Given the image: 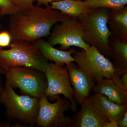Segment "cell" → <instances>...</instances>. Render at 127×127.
I'll use <instances>...</instances> for the list:
<instances>
[{
	"label": "cell",
	"mask_w": 127,
	"mask_h": 127,
	"mask_svg": "<svg viewBox=\"0 0 127 127\" xmlns=\"http://www.w3.org/2000/svg\"><path fill=\"white\" fill-rule=\"evenodd\" d=\"M70 17L52 9L50 6L43 8L33 5L18 10L11 15L9 19V31L12 41L32 42L49 36L52 26Z\"/></svg>",
	"instance_id": "cell-1"
},
{
	"label": "cell",
	"mask_w": 127,
	"mask_h": 127,
	"mask_svg": "<svg viewBox=\"0 0 127 127\" xmlns=\"http://www.w3.org/2000/svg\"><path fill=\"white\" fill-rule=\"evenodd\" d=\"M109 9H90L78 19L83 27V39L85 42L95 47L107 58H111L109 40L112 34L108 26Z\"/></svg>",
	"instance_id": "cell-2"
},
{
	"label": "cell",
	"mask_w": 127,
	"mask_h": 127,
	"mask_svg": "<svg viewBox=\"0 0 127 127\" xmlns=\"http://www.w3.org/2000/svg\"><path fill=\"white\" fill-rule=\"evenodd\" d=\"M12 42L9 50L0 48V74L4 75L10 69L18 67H31L45 72L48 61L32 42Z\"/></svg>",
	"instance_id": "cell-3"
},
{
	"label": "cell",
	"mask_w": 127,
	"mask_h": 127,
	"mask_svg": "<svg viewBox=\"0 0 127 127\" xmlns=\"http://www.w3.org/2000/svg\"><path fill=\"white\" fill-rule=\"evenodd\" d=\"M0 104L5 108L6 119L17 121L25 127L36 125L39 112V99L27 95H19L6 81L0 98Z\"/></svg>",
	"instance_id": "cell-4"
},
{
	"label": "cell",
	"mask_w": 127,
	"mask_h": 127,
	"mask_svg": "<svg viewBox=\"0 0 127 127\" xmlns=\"http://www.w3.org/2000/svg\"><path fill=\"white\" fill-rule=\"evenodd\" d=\"M73 54V57L77 65L96 83L103 78L111 79L124 93L127 95L112 62L95 47L91 46L87 50L81 49Z\"/></svg>",
	"instance_id": "cell-5"
},
{
	"label": "cell",
	"mask_w": 127,
	"mask_h": 127,
	"mask_svg": "<svg viewBox=\"0 0 127 127\" xmlns=\"http://www.w3.org/2000/svg\"><path fill=\"white\" fill-rule=\"evenodd\" d=\"M6 81L13 88H18L21 93L40 99L47 87V80L44 72L25 67H14L4 75Z\"/></svg>",
	"instance_id": "cell-6"
},
{
	"label": "cell",
	"mask_w": 127,
	"mask_h": 127,
	"mask_svg": "<svg viewBox=\"0 0 127 127\" xmlns=\"http://www.w3.org/2000/svg\"><path fill=\"white\" fill-rule=\"evenodd\" d=\"M45 73L47 84L45 95L48 100L55 101L59 96L63 95L70 102L71 111L76 112L77 109L76 102L66 67H64L53 62L49 63Z\"/></svg>",
	"instance_id": "cell-7"
},
{
	"label": "cell",
	"mask_w": 127,
	"mask_h": 127,
	"mask_svg": "<svg viewBox=\"0 0 127 127\" xmlns=\"http://www.w3.org/2000/svg\"><path fill=\"white\" fill-rule=\"evenodd\" d=\"M71 108L70 101L59 96L55 103L49 102L45 94L39 99L36 124L38 127H72V119L64 115Z\"/></svg>",
	"instance_id": "cell-8"
},
{
	"label": "cell",
	"mask_w": 127,
	"mask_h": 127,
	"mask_svg": "<svg viewBox=\"0 0 127 127\" xmlns=\"http://www.w3.org/2000/svg\"><path fill=\"white\" fill-rule=\"evenodd\" d=\"M53 28L47 41L51 45H60L59 50L66 51L71 46L87 50L90 45L83 39V27L77 18L70 17Z\"/></svg>",
	"instance_id": "cell-9"
},
{
	"label": "cell",
	"mask_w": 127,
	"mask_h": 127,
	"mask_svg": "<svg viewBox=\"0 0 127 127\" xmlns=\"http://www.w3.org/2000/svg\"><path fill=\"white\" fill-rule=\"evenodd\" d=\"M81 106V110L73 116L72 127H118L96 108L90 97Z\"/></svg>",
	"instance_id": "cell-10"
},
{
	"label": "cell",
	"mask_w": 127,
	"mask_h": 127,
	"mask_svg": "<svg viewBox=\"0 0 127 127\" xmlns=\"http://www.w3.org/2000/svg\"><path fill=\"white\" fill-rule=\"evenodd\" d=\"M65 67L74 91L75 101L81 105L91 96L90 93L96 82L73 62Z\"/></svg>",
	"instance_id": "cell-11"
},
{
	"label": "cell",
	"mask_w": 127,
	"mask_h": 127,
	"mask_svg": "<svg viewBox=\"0 0 127 127\" xmlns=\"http://www.w3.org/2000/svg\"><path fill=\"white\" fill-rule=\"evenodd\" d=\"M90 98L96 108L111 123L117 124L118 120L127 111V105L110 101L105 95L94 94L90 96Z\"/></svg>",
	"instance_id": "cell-12"
},
{
	"label": "cell",
	"mask_w": 127,
	"mask_h": 127,
	"mask_svg": "<svg viewBox=\"0 0 127 127\" xmlns=\"http://www.w3.org/2000/svg\"><path fill=\"white\" fill-rule=\"evenodd\" d=\"M32 42L48 61L54 62L55 63L62 66L75 62L71 56L76 51L75 49H71L68 51L58 50L51 45L47 41L41 38Z\"/></svg>",
	"instance_id": "cell-13"
},
{
	"label": "cell",
	"mask_w": 127,
	"mask_h": 127,
	"mask_svg": "<svg viewBox=\"0 0 127 127\" xmlns=\"http://www.w3.org/2000/svg\"><path fill=\"white\" fill-rule=\"evenodd\" d=\"M108 24L114 39L127 42V6L121 9H110Z\"/></svg>",
	"instance_id": "cell-14"
},
{
	"label": "cell",
	"mask_w": 127,
	"mask_h": 127,
	"mask_svg": "<svg viewBox=\"0 0 127 127\" xmlns=\"http://www.w3.org/2000/svg\"><path fill=\"white\" fill-rule=\"evenodd\" d=\"M96 83L92 90L95 94L105 95L110 101L117 104L127 105V95L112 80L103 78Z\"/></svg>",
	"instance_id": "cell-15"
},
{
	"label": "cell",
	"mask_w": 127,
	"mask_h": 127,
	"mask_svg": "<svg viewBox=\"0 0 127 127\" xmlns=\"http://www.w3.org/2000/svg\"><path fill=\"white\" fill-rule=\"evenodd\" d=\"M112 63L118 75L120 77L127 72V42L114 39L109 40Z\"/></svg>",
	"instance_id": "cell-16"
},
{
	"label": "cell",
	"mask_w": 127,
	"mask_h": 127,
	"mask_svg": "<svg viewBox=\"0 0 127 127\" xmlns=\"http://www.w3.org/2000/svg\"><path fill=\"white\" fill-rule=\"evenodd\" d=\"M52 9L61 11L62 14L71 17L78 18L81 14L87 13L90 9L82 4L80 0H61L51 2Z\"/></svg>",
	"instance_id": "cell-17"
},
{
	"label": "cell",
	"mask_w": 127,
	"mask_h": 127,
	"mask_svg": "<svg viewBox=\"0 0 127 127\" xmlns=\"http://www.w3.org/2000/svg\"><path fill=\"white\" fill-rule=\"evenodd\" d=\"M82 4L89 9L106 8L110 9H121L127 4V0H85Z\"/></svg>",
	"instance_id": "cell-18"
},
{
	"label": "cell",
	"mask_w": 127,
	"mask_h": 127,
	"mask_svg": "<svg viewBox=\"0 0 127 127\" xmlns=\"http://www.w3.org/2000/svg\"><path fill=\"white\" fill-rule=\"evenodd\" d=\"M0 16L1 17L6 15H11L18 10L10 0H0Z\"/></svg>",
	"instance_id": "cell-19"
},
{
	"label": "cell",
	"mask_w": 127,
	"mask_h": 127,
	"mask_svg": "<svg viewBox=\"0 0 127 127\" xmlns=\"http://www.w3.org/2000/svg\"><path fill=\"white\" fill-rule=\"evenodd\" d=\"M12 40L11 35L9 31L0 32V48L9 47Z\"/></svg>",
	"instance_id": "cell-20"
},
{
	"label": "cell",
	"mask_w": 127,
	"mask_h": 127,
	"mask_svg": "<svg viewBox=\"0 0 127 127\" xmlns=\"http://www.w3.org/2000/svg\"><path fill=\"white\" fill-rule=\"evenodd\" d=\"M18 10L27 8L33 5L34 0H10Z\"/></svg>",
	"instance_id": "cell-21"
},
{
	"label": "cell",
	"mask_w": 127,
	"mask_h": 127,
	"mask_svg": "<svg viewBox=\"0 0 127 127\" xmlns=\"http://www.w3.org/2000/svg\"><path fill=\"white\" fill-rule=\"evenodd\" d=\"M118 127H127V111L117 122Z\"/></svg>",
	"instance_id": "cell-22"
},
{
	"label": "cell",
	"mask_w": 127,
	"mask_h": 127,
	"mask_svg": "<svg viewBox=\"0 0 127 127\" xmlns=\"http://www.w3.org/2000/svg\"><path fill=\"white\" fill-rule=\"evenodd\" d=\"M120 77V81L124 90L127 92V72L123 74Z\"/></svg>",
	"instance_id": "cell-23"
},
{
	"label": "cell",
	"mask_w": 127,
	"mask_h": 127,
	"mask_svg": "<svg viewBox=\"0 0 127 127\" xmlns=\"http://www.w3.org/2000/svg\"><path fill=\"white\" fill-rule=\"evenodd\" d=\"M38 2V6H40L41 5H44L46 6H49V3L53 1H58L61 0H36Z\"/></svg>",
	"instance_id": "cell-24"
},
{
	"label": "cell",
	"mask_w": 127,
	"mask_h": 127,
	"mask_svg": "<svg viewBox=\"0 0 127 127\" xmlns=\"http://www.w3.org/2000/svg\"><path fill=\"white\" fill-rule=\"evenodd\" d=\"M11 122L10 121H3L0 122V127H10Z\"/></svg>",
	"instance_id": "cell-25"
},
{
	"label": "cell",
	"mask_w": 127,
	"mask_h": 127,
	"mask_svg": "<svg viewBox=\"0 0 127 127\" xmlns=\"http://www.w3.org/2000/svg\"><path fill=\"white\" fill-rule=\"evenodd\" d=\"M0 74V98L2 94V91H3L4 86L2 84V80H1V77Z\"/></svg>",
	"instance_id": "cell-26"
},
{
	"label": "cell",
	"mask_w": 127,
	"mask_h": 127,
	"mask_svg": "<svg viewBox=\"0 0 127 127\" xmlns=\"http://www.w3.org/2000/svg\"><path fill=\"white\" fill-rule=\"evenodd\" d=\"M12 127H25L24 125H22V124L20 123H17L15 124L14 125L11 126Z\"/></svg>",
	"instance_id": "cell-27"
},
{
	"label": "cell",
	"mask_w": 127,
	"mask_h": 127,
	"mask_svg": "<svg viewBox=\"0 0 127 127\" xmlns=\"http://www.w3.org/2000/svg\"><path fill=\"white\" fill-rule=\"evenodd\" d=\"M1 23H0V30H1Z\"/></svg>",
	"instance_id": "cell-28"
}]
</instances>
